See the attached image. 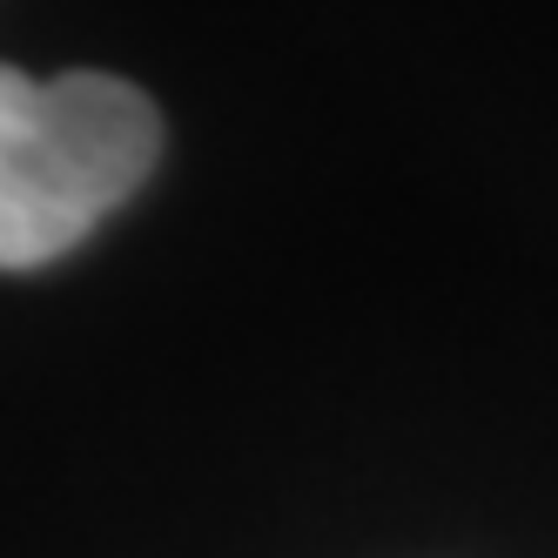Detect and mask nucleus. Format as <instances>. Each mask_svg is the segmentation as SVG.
<instances>
[{
  "mask_svg": "<svg viewBox=\"0 0 558 558\" xmlns=\"http://www.w3.org/2000/svg\"><path fill=\"white\" fill-rule=\"evenodd\" d=\"M162 155L155 101L114 74H34L0 61V269H41L114 216Z\"/></svg>",
  "mask_w": 558,
  "mask_h": 558,
  "instance_id": "obj_1",
  "label": "nucleus"
}]
</instances>
